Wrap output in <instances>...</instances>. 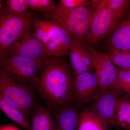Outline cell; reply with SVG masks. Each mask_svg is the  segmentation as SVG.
Here are the masks:
<instances>
[{"mask_svg": "<svg viewBox=\"0 0 130 130\" xmlns=\"http://www.w3.org/2000/svg\"><path fill=\"white\" fill-rule=\"evenodd\" d=\"M95 9L92 6L67 10L56 6L50 11L43 12L45 19L58 22L66 28L73 39L88 46L91 21Z\"/></svg>", "mask_w": 130, "mask_h": 130, "instance_id": "2", "label": "cell"}, {"mask_svg": "<svg viewBox=\"0 0 130 130\" xmlns=\"http://www.w3.org/2000/svg\"><path fill=\"white\" fill-rule=\"evenodd\" d=\"M6 3L4 8L11 14L25 16L31 13L28 11V0H7Z\"/></svg>", "mask_w": 130, "mask_h": 130, "instance_id": "22", "label": "cell"}, {"mask_svg": "<svg viewBox=\"0 0 130 130\" xmlns=\"http://www.w3.org/2000/svg\"><path fill=\"white\" fill-rule=\"evenodd\" d=\"M7 54L17 55L42 61L48 56L45 52L43 44L35 37L30 29L25 33L6 54Z\"/></svg>", "mask_w": 130, "mask_h": 130, "instance_id": "10", "label": "cell"}, {"mask_svg": "<svg viewBox=\"0 0 130 130\" xmlns=\"http://www.w3.org/2000/svg\"><path fill=\"white\" fill-rule=\"evenodd\" d=\"M34 25V35L43 46L53 40L62 27L56 21L45 19H37Z\"/></svg>", "mask_w": 130, "mask_h": 130, "instance_id": "14", "label": "cell"}, {"mask_svg": "<svg viewBox=\"0 0 130 130\" xmlns=\"http://www.w3.org/2000/svg\"><path fill=\"white\" fill-rule=\"evenodd\" d=\"M103 91L95 73L87 72L76 76L74 105L82 106L95 100Z\"/></svg>", "mask_w": 130, "mask_h": 130, "instance_id": "7", "label": "cell"}, {"mask_svg": "<svg viewBox=\"0 0 130 130\" xmlns=\"http://www.w3.org/2000/svg\"><path fill=\"white\" fill-rule=\"evenodd\" d=\"M107 1L111 13V23L110 31L127 13L129 9L130 1L107 0Z\"/></svg>", "mask_w": 130, "mask_h": 130, "instance_id": "19", "label": "cell"}, {"mask_svg": "<svg viewBox=\"0 0 130 130\" xmlns=\"http://www.w3.org/2000/svg\"><path fill=\"white\" fill-rule=\"evenodd\" d=\"M109 51H130V9L125 17L107 35L106 41Z\"/></svg>", "mask_w": 130, "mask_h": 130, "instance_id": "12", "label": "cell"}, {"mask_svg": "<svg viewBox=\"0 0 130 130\" xmlns=\"http://www.w3.org/2000/svg\"><path fill=\"white\" fill-rule=\"evenodd\" d=\"M31 116V130H57L50 112L44 107L37 106Z\"/></svg>", "mask_w": 130, "mask_h": 130, "instance_id": "16", "label": "cell"}, {"mask_svg": "<svg viewBox=\"0 0 130 130\" xmlns=\"http://www.w3.org/2000/svg\"><path fill=\"white\" fill-rule=\"evenodd\" d=\"M0 108L12 121L26 130H31V123L20 109L7 101L0 96Z\"/></svg>", "mask_w": 130, "mask_h": 130, "instance_id": "17", "label": "cell"}, {"mask_svg": "<svg viewBox=\"0 0 130 130\" xmlns=\"http://www.w3.org/2000/svg\"><path fill=\"white\" fill-rule=\"evenodd\" d=\"M93 56L95 73L103 90L111 88L117 77L118 68L109 59L106 53L87 46Z\"/></svg>", "mask_w": 130, "mask_h": 130, "instance_id": "9", "label": "cell"}, {"mask_svg": "<svg viewBox=\"0 0 130 130\" xmlns=\"http://www.w3.org/2000/svg\"><path fill=\"white\" fill-rule=\"evenodd\" d=\"M129 8L130 9V3L129 7Z\"/></svg>", "mask_w": 130, "mask_h": 130, "instance_id": "27", "label": "cell"}, {"mask_svg": "<svg viewBox=\"0 0 130 130\" xmlns=\"http://www.w3.org/2000/svg\"><path fill=\"white\" fill-rule=\"evenodd\" d=\"M95 8L90 31L88 46L97 45L109 33L111 23V13L107 0L90 1Z\"/></svg>", "mask_w": 130, "mask_h": 130, "instance_id": "6", "label": "cell"}, {"mask_svg": "<svg viewBox=\"0 0 130 130\" xmlns=\"http://www.w3.org/2000/svg\"><path fill=\"white\" fill-rule=\"evenodd\" d=\"M76 77L63 57L48 56L43 60L36 89L49 107L55 111L74 105Z\"/></svg>", "mask_w": 130, "mask_h": 130, "instance_id": "1", "label": "cell"}, {"mask_svg": "<svg viewBox=\"0 0 130 130\" xmlns=\"http://www.w3.org/2000/svg\"><path fill=\"white\" fill-rule=\"evenodd\" d=\"M0 68L26 80L36 88L43 61L17 55L0 56Z\"/></svg>", "mask_w": 130, "mask_h": 130, "instance_id": "5", "label": "cell"}, {"mask_svg": "<svg viewBox=\"0 0 130 130\" xmlns=\"http://www.w3.org/2000/svg\"><path fill=\"white\" fill-rule=\"evenodd\" d=\"M37 19L34 13L19 16L11 14L3 7L0 13V56L7 53Z\"/></svg>", "mask_w": 130, "mask_h": 130, "instance_id": "4", "label": "cell"}, {"mask_svg": "<svg viewBox=\"0 0 130 130\" xmlns=\"http://www.w3.org/2000/svg\"><path fill=\"white\" fill-rule=\"evenodd\" d=\"M35 86L0 68V96L21 110L29 119L36 107Z\"/></svg>", "mask_w": 130, "mask_h": 130, "instance_id": "3", "label": "cell"}, {"mask_svg": "<svg viewBox=\"0 0 130 130\" xmlns=\"http://www.w3.org/2000/svg\"><path fill=\"white\" fill-rule=\"evenodd\" d=\"M1 130H19L18 128L12 125L4 126L1 127Z\"/></svg>", "mask_w": 130, "mask_h": 130, "instance_id": "25", "label": "cell"}, {"mask_svg": "<svg viewBox=\"0 0 130 130\" xmlns=\"http://www.w3.org/2000/svg\"><path fill=\"white\" fill-rule=\"evenodd\" d=\"M109 125L89 107L80 109L78 130H109Z\"/></svg>", "mask_w": 130, "mask_h": 130, "instance_id": "15", "label": "cell"}, {"mask_svg": "<svg viewBox=\"0 0 130 130\" xmlns=\"http://www.w3.org/2000/svg\"><path fill=\"white\" fill-rule=\"evenodd\" d=\"M87 46L74 39L70 44L68 56L71 67L76 76L90 72L94 69L93 56Z\"/></svg>", "mask_w": 130, "mask_h": 130, "instance_id": "11", "label": "cell"}, {"mask_svg": "<svg viewBox=\"0 0 130 130\" xmlns=\"http://www.w3.org/2000/svg\"><path fill=\"white\" fill-rule=\"evenodd\" d=\"M123 130L122 129H120V128H119V129H118V130Z\"/></svg>", "mask_w": 130, "mask_h": 130, "instance_id": "26", "label": "cell"}, {"mask_svg": "<svg viewBox=\"0 0 130 130\" xmlns=\"http://www.w3.org/2000/svg\"><path fill=\"white\" fill-rule=\"evenodd\" d=\"M117 77L112 88L130 99V70H122L118 68Z\"/></svg>", "mask_w": 130, "mask_h": 130, "instance_id": "20", "label": "cell"}, {"mask_svg": "<svg viewBox=\"0 0 130 130\" xmlns=\"http://www.w3.org/2000/svg\"><path fill=\"white\" fill-rule=\"evenodd\" d=\"M57 6L63 9L73 10L91 6V4L88 0H60Z\"/></svg>", "mask_w": 130, "mask_h": 130, "instance_id": "24", "label": "cell"}, {"mask_svg": "<svg viewBox=\"0 0 130 130\" xmlns=\"http://www.w3.org/2000/svg\"><path fill=\"white\" fill-rule=\"evenodd\" d=\"M122 96L121 94L113 88L105 90L91 102L89 108L109 125L119 129L116 121V110L119 100Z\"/></svg>", "mask_w": 130, "mask_h": 130, "instance_id": "8", "label": "cell"}, {"mask_svg": "<svg viewBox=\"0 0 130 130\" xmlns=\"http://www.w3.org/2000/svg\"><path fill=\"white\" fill-rule=\"evenodd\" d=\"M115 66L124 70H130V51L112 50L106 53Z\"/></svg>", "mask_w": 130, "mask_h": 130, "instance_id": "21", "label": "cell"}, {"mask_svg": "<svg viewBox=\"0 0 130 130\" xmlns=\"http://www.w3.org/2000/svg\"><path fill=\"white\" fill-rule=\"evenodd\" d=\"M80 108L73 105L55 112L54 121L57 130H78Z\"/></svg>", "mask_w": 130, "mask_h": 130, "instance_id": "13", "label": "cell"}, {"mask_svg": "<svg viewBox=\"0 0 130 130\" xmlns=\"http://www.w3.org/2000/svg\"><path fill=\"white\" fill-rule=\"evenodd\" d=\"M28 9L46 12L50 11L56 6L53 0H28Z\"/></svg>", "mask_w": 130, "mask_h": 130, "instance_id": "23", "label": "cell"}, {"mask_svg": "<svg viewBox=\"0 0 130 130\" xmlns=\"http://www.w3.org/2000/svg\"><path fill=\"white\" fill-rule=\"evenodd\" d=\"M117 124L119 128L130 130V99L122 96L119 100L116 110Z\"/></svg>", "mask_w": 130, "mask_h": 130, "instance_id": "18", "label": "cell"}]
</instances>
